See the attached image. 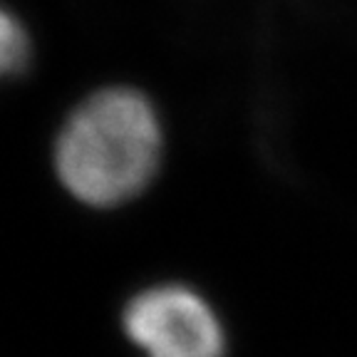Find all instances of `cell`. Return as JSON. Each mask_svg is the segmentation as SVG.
Returning <instances> with one entry per match:
<instances>
[{"label":"cell","instance_id":"7a4b0ae2","mask_svg":"<svg viewBox=\"0 0 357 357\" xmlns=\"http://www.w3.org/2000/svg\"><path fill=\"white\" fill-rule=\"evenodd\" d=\"M127 337L144 357H223L226 333L206 298L184 283L139 290L122 312Z\"/></svg>","mask_w":357,"mask_h":357},{"label":"cell","instance_id":"6da1fadb","mask_svg":"<svg viewBox=\"0 0 357 357\" xmlns=\"http://www.w3.org/2000/svg\"><path fill=\"white\" fill-rule=\"evenodd\" d=\"M162 154V119L149 97L134 87H105L67 114L52 164L75 201L89 208H117L144 194Z\"/></svg>","mask_w":357,"mask_h":357},{"label":"cell","instance_id":"3957f363","mask_svg":"<svg viewBox=\"0 0 357 357\" xmlns=\"http://www.w3.org/2000/svg\"><path fill=\"white\" fill-rule=\"evenodd\" d=\"M33 57L28 28L10 10L3 13L0 20V65L6 75H22Z\"/></svg>","mask_w":357,"mask_h":357}]
</instances>
